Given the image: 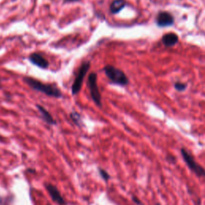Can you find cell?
Returning a JSON list of instances; mask_svg holds the SVG:
<instances>
[{
	"label": "cell",
	"mask_w": 205,
	"mask_h": 205,
	"mask_svg": "<svg viewBox=\"0 0 205 205\" xmlns=\"http://www.w3.org/2000/svg\"><path fill=\"white\" fill-rule=\"evenodd\" d=\"M24 81L32 89L44 93L45 95H48V96L55 98H60L62 96L60 90L53 85L43 83H41L40 81L31 78V77H25Z\"/></svg>",
	"instance_id": "1"
},
{
	"label": "cell",
	"mask_w": 205,
	"mask_h": 205,
	"mask_svg": "<svg viewBox=\"0 0 205 205\" xmlns=\"http://www.w3.org/2000/svg\"><path fill=\"white\" fill-rule=\"evenodd\" d=\"M103 70L107 78L113 83L121 85V86H126L128 83V79L127 75L119 68H116L112 65H107L105 66Z\"/></svg>",
	"instance_id": "2"
},
{
	"label": "cell",
	"mask_w": 205,
	"mask_h": 205,
	"mask_svg": "<svg viewBox=\"0 0 205 205\" xmlns=\"http://www.w3.org/2000/svg\"><path fill=\"white\" fill-rule=\"evenodd\" d=\"M180 153L183 157L184 161L187 164V166L188 167L189 169L195 175H197L198 177H205V169L200 164L196 162L193 155L188 150H186L185 148H181Z\"/></svg>",
	"instance_id": "3"
},
{
	"label": "cell",
	"mask_w": 205,
	"mask_h": 205,
	"mask_svg": "<svg viewBox=\"0 0 205 205\" xmlns=\"http://www.w3.org/2000/svg\"><path fill=\"white\" fill-rule=\"evenodd\" d=\"M90 67H91V64L89 62H86V63H84L81 65L80 68L79 70L78 74H77L76 77L75 79V81L73 83L72 87H71V92H72L73 95H77L79 92L81 90L84 77L88 73V71H89Z\"/></svg>",
	"instance_id": "4"
},
{
	"label": "cell",
	"mask_w": 205,
	"mask_h": 205,
	"mask_svg": "<svg viewBox=\"0 0 205 205\" xmlns=\"http://www.w3.org/2000/svg\"><path fill=\"white\" fill-rule=\"evenodd\" d=\"M88 87H89L91 95L94 102L99 107H101V95L99 93V90L97 85V75L95 72L91 73L88 76Z\"/></svg>",
	"instance_id": "5"
},
{
	"label": "cell",
	"mask_w": 205,
	"mask_h": 205,
	"mask_svg": "<svg viewBox=\"0 0 205 205\" xmlns=\"http://www.w3.org/2000/svg\"><path fill=\"white\" fill-rule=\"evenodd\" d=\"M46 188H47V192H48L49 195L50 196V197L52 198V200H54L55 203H58L59 205H65L66 202L64 200L63 196L60 194V191L57 189L56 187H55L54 185L48 184H46Z\"/></svg>",
	"instance_id": "6"
},
{
	"label": "cell",
	"mask_w": 205,
	"mask_h": 205,
	"mask_svg": "<svg viewBox=\"0 0 205 205\" xmlns=\"http://www.w3.org/2000/svg\"><path fill=\"white\" fill-rule=\"evenodd\" d=\"M29 60L34 65L37 66L40 68H43V69L47 68L49 66L48 61L39 53H32L29 56Z\"/></svg>",
	"instance_id": "7"
},
{
	"label": "cell",
	"mask_w": 205,
	"mask_h": 205,
	"mask_svg": "<svg viewBox=\"0 0 205 205\" xmlns=\"http://www.w3.org/2000/svg\"><path fill=\"white\" fill-rule=\"evenodd\" d=\"M174 22V19L172 15L166 11H162L158 14L156 17V22L159 26H168L172 25Z\"/></svg>",
	"instance_id": "8"
},
{
	"label": "cell",
	"mask_w": 205,
	"mask_h": 205,
	"mask_svg": "<svg viewBox=\"0 0 205 205\" xmlns=\"http://www.w3.org/2000/svg\"><path fill=\"white\" fill-rule=\"evenodd\" d=\"M178 36L174 33H168L162 38V42L167 47H172L178 42Z\"/></svg>",
	"instance_id": "9"
},
{
	"label": "cell",
	"mask_w": 205,
	"mask_h": 205,
	"mask_svg": "<svg viewBox=\"0 0 205 205\" xmlns=\"http://www.w3.org/2000/svg\"><path fill=\"white\" fill-rule=\"evenodd\" d=\"M37 107H38V109H39L40 114H41V116H42V117H43V120H44L46 123H47L48 124H50V125L55 124L56 123L55 120L53 119V117L51 116V115H50V114L49 113V112H47V111L46 110L44 107H43L40 106V105H37Z\"/></svg>",
	"instance_id": "10"
},
{
	"label": "cell",
	"mask_w": 205,
	"mask_h": 205,
	"mask_svg": "<svg viewBox=\"0 0 205 205\" xmlns=\"http://www.w3.org/2000/svg\"><path fill=\"white\" fill-rule=\"evenodd\" d=\"M126 5L125 0H114L110 5V11L112 14H117Z\"/></svg>",
	"instance_id": "11"
},
{
	"label": "cell",
	"mask_w": 205,
	"mask_h": 205,
	"mask_svg": "<svg viewBox=\"0 0 205 205\" xmlns=\"http://www.w3.org/2000/svg\"><path fill=\"white\" fill-rule=\"evenodd\" d=\"M71 118L73 121H74V123H76L77 125H80L81 117H80V115H79V114H78L77 112H72V113L71 114Z\"/></svg>",
	"instance_id": "12"
},
{
	"label": "cell",
	"mask_w": 205,
	"mask_h": 205,
	"mask_svg": "<svg viewBox=\"0 0 205 205\" xmlns=\"http://www.w3.org/2000/svg\"><path fill=\"white\" fill-rule=\"evenodd\" d=\"M175 88L178 90V91H184L186 88V85L182 83H176L175 84Z\"/></svg>",
	"instance_id": "13"
},
{
	"label": "cell",
	"mask_w": 205,
	"mask_h": 205,
	"mask_svg": "<svg viewBox=\"0 0 205 205\" xmlns=\"http://www.w3.org/2000/svg\"><path fill=\"white\" fill-rule=\"evenodd\" d=\"M99 172H100V175L101 176H102V178H103V179H105V180H107L108 179H109V175L107 174V172H106V171H104V170L102 169H99Z\"/></svg>",
	"instance_id": "14"
},
{
	"label": "cell",
	"mask_w": 205,
	"mask_h": 205,
	"mask_svg": "<svg viewBox=\"0 0 205 205\" xmlns=\"http://www.w3.org/2000/svg\"><path fill=\"white\" fill-rule=\"evenodd\" d=\"M132 200H133V201H134L137 205H144V203H142V202L139 200L138 198L136 197V196H132Z\"/></svg>",
	"instance_id": "15"
},
{
	"label": "cell",
	"mask_w": 205,
	"mask_h": 205,
	"mask_svg": "<svg viewBox=\"0 0 205 205\" xmlns=\"http://www.w3.org/2000/svg\"><path fill=\"white\" fill-rule=\"evenodd\" d=\"M65 1L67 2H77V1H79V0H65Z\"/></svg>",
	"instance_id": "16"
},
{
	"label": "cell",
	"mask_w": 205,
	"mask_h": 205,
	"mask_svg": "<svg viewBox=\"0 0 205 205\" xmlns=\"http://www.w3.org/2000/svg\"><path fill=\"white\" fill-rule=\"evenodd\" d=\"M0 83H1V79H0ZM0 88H1V85H0Z\"/></svg>",
	"instance_id": "17"
}]
</instances>
